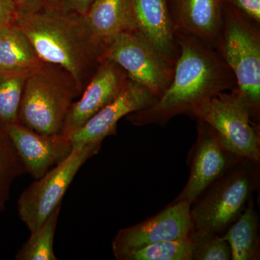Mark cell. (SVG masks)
Instances as JSON below:
<instances>
[{
    "instance_id": "1",
    "label": "cell",
    "mask_w": 260,
    "mask_h": 260,
    "mask_svg": "<svg viewBox=\"0 0 260 260\" xmlns=\"http://www.w3.org/2000/svg\"><path fill=\"white\" fill-rule=\"evenodd\" d=\"M176 39L179 55L172 83L151 106L130 114L135 125L165 126L180 114L197 117L214 97L237 87L232 70L211 47L184 32L176 31Z\"/></svg>"
},
{
    "instance_id": "2",
    "label": "cell",
    "mask_w": 260,
    "mask_h": 260,
    "mask_svg": "<svg viewBox=\"0 0 260 260\" xmlns=\"http://www.w3.org/2000/svg\"><path fill=\"white\" fill-rule=\"evenodd\" d=\"M18 7L13 25L27 37L40 60L62 68L80 91L106 48L92 35L83 15L47 0Z\"/></svg>"
},
{
    "instance_id": "3",
    "label": "cell",
    "mask_w": 260,
    "mask_h": 260,
    "mask_svg": "<svg viewBox=\"0 0 260 260\" xmlns=\"http://www.w3.org/2000/svg\"><path fill=\"white\" fill-rule=\"evenodd\" d=\"M259 164L242 158L191 205L194 229L223 235L259 187Z\"/></svg>"
},
{
    "instance_id": "4",
    "label": "cell",
    "mask_w": 260,
    "mask_h": 260,
    "mask_svg": "<svg viewBox=\"0 0 260 260\" xmlns=\"http://www.w3.org/2000/svg\"><path fill=\"white\" fill-rule=\"evenodd\" d=\"M223 31L219 45L222 58L232 70L238 95L251 119H259L260 108V39L259 31L245 15L224 3Z\"/></svg>"
},
{
    "instance_id": "5",
    "label": "cell",
    "mask_w": 260,
    "mask_h": 260,
    "mask_svg": "<svg viewBox=\"0 0 260 260\" xmlns=\"http://www.w3.org/2000/svg\"><path fill=\"white\" fill-rule=\"evenodd\" d=\"M44 64L32 70L27 78L18 121L41 134H58L62 131L73 99L79 90L75 84H65Z\"/></svg>"
},
{
    "instance_id": "6",
    "label": "cell",
    "mask_w": 260,
    "mask_h": 260,
    "mask_svg": "<svg viewBox=\"0 0 260 260\" xmlns=\"http://www.w3.org/2000/svg\"><path fill=\"white\" fill-rule=\"evenodd\" d=\"M101 143L73 146L66 158L51 168L22 193L18 200L20 218L30 233L37 230L56 207L80 168L99 153Z\"/></svg>"
},
{
    "instance_id": "7",
    "label": "cell",
    "mask_w": 260,
    "mask_h": 260,
    "mask_svg": "<svg viewBox=\"0 0 260 260\" xmlns=\"http://www.w3.org/2000/svg\"><path fill=\"white\" fill-rule=\"evenodd\" d=\"M114 61L128 78L144 85L158 99L169 88L174 66L136 30L116 36L106 46L102 59Z\"/></svg>"
},
{
    "instance_id": "8",
    "label": "cell",
    "mask_w": 260,
    "mask_h": 260,
    "mask_svg": "<svg viewBox=\"0 0 260 260\" xmlns=\"http://www.w3.org/2000/svg\"><path fill=\"white\" fill-rule=\"evenodd\" d=\"M196 118L212 126L232 153L259 164V131L236 89L214 97Z\"/></svg>"
},
{
    "instance_id": "9",
    "label": "cell",
    "mask_w": 260,
    "mask_h": 260,
    "mask_svg": "<svg viewBox=\"0 0 260 260\" xmlns=\"http://www.w3.org/2000/svg\"><path fill=\"white\" fill-rule=\"evenodd\" d=\"M198 133L189 158L190 175L174 203L185 201L192 204L213 183L242 159L228 150L215 129L200 119Z\"/></svg>"
},
{
    "instance_id": "10",
    "label": "cell",
    "mask_w": 260,
    "mask_h": 260,
    "mask_svg": "<svg viewBox=\"0 0 260 260\" xmlns=\"http://www.w3.org/2000/svg\"><path fill=\"white\" fill-rule=\"evenodd\" d=\"M190 210L187 202H173L151 218L121 229L112 241L114 256L161 241L189 239L194 229Z\"/></svg>"
},
{
    "instance_id": "11",
    "label": "cell",
    "mask_w": 260,
    "mask_h": 260,
    "mask_svg": "<svg viewBox=\"0 0 260 260\" xmlns=\"http://www.w3.org/2000/svg\"><path fill=\"white\" fill-rule=\"evenodd\" d=\"M157 99L151 90L129 78L114 101L72 134V145L102 144L106 138L116 134V126L121 118L150 107Z\"/></svg>"
},
{
    "instance_id": "12",
    "label": "cell",
    "mask_w": 260,
    "mask_h": 260,
    "mask_svg": "<svg viewBox=\"0 0 260 260\" xmlns=\"http://www.w3.org/2000/svg\"><path fill=\"white\" fill-rule=\"evenodd\" d=\"M128 79L127 75L119 65L109 59H102L82 97L72 104L61 133L70 138L117 97Z\"/></svg>"
},
{
    "instance_id": "13",
    "label": "cell",
    "mask_w": 260,
    "mask_h": 260,
    "mask_svg": "<svg viewBox=\"0 0 260 260\" xmlns=\"http://www.w3.org/2000/svg\"><path fill=\"white\" fill-rule=\"evenodd\" d=\"M6 129L27 173L36 179L66 158L73 148L70 137L62 133L41 134L20 122Z\"/></svg>"
},
{
    "instance_id": "14",
    "label": "cell",
    "mask_w": 260,
    "mask_h": 260,
    "mask_svg": "<svg viewBox=\"0 0 260 260\" xmlns=\"http://www.w3.org/2000/svg\"><path fill=\"white\" fill-rule=\"evenodd\" d=\"M135 30L168 60L177 61V39L167 0H132Z\"/></svg>"
},
{
    "instance_id": "15",
    "label": "cell",
    "mask_w": 260,
    "mask_h": 260,
    "mask_svg": "<svg viewBox=\"0 0 260 260\" xmlns=\"http://www.w3.org/2000/svg\"><path fill=\"white\" fill-rule=\"evenodd\" d=\"M223 0H175L176 31L197 38L207 45H218L223 27Z\"/></svg>"
},
{
    "instance_id": "16",
    "label": "cell",
    "mask_w": 260,
    "mask_h": 260,
    "mask_svg": "<svg viewBox=\"0 0 260 260\" xmlns=\"http://www.w3.org/2000/svg\"><path fill=\"white\" fill-rule=\"evenodd\" d=\"M84 18L92 35L105 47L119 34L135 30L132 0H95Z\"/></svg>"
},
{
    "instance_id": "17",
    "label": "cell",
    "mask_w": 260,
    "mask_h": 260,
    "mask_svg": "<svg viewBox=\"0 0 260 260\" xmlns=\"http://www.w3.org/2000/svg\"><path fill=\"white\" fill-rule=\"evenodd\" d=\"M258 231L259 218L251 197L240 216L222 235L230 246L232 260L259 259Z\"/></svg>"
},
{
    "instance_id": "18",
    "label": "cell",
    "mask_w": 260,
    "mask_h": 260,
    "mask_svg": "<svg viewBox=\"0 0 260 260\" xmlns=\"http://www.w3.org/2000/svg\"><path fill=\"white\" fill-rule=\"evenodd\" d=\"M43 64L28 39L16 25L0 29V70H32Z\"/></svg>"
},
{
    "instance_id": "19",
    "label": "cell",
    "mask_w": 260,
    "mask_h": 260,
    "mask_svg": "<svg viewBox=\"0 0 260 260\" xmlns=\"http://www.w3.org/2000/svg\"><path fill=\"white\" fill-rule=\"evenodd\" d=\"M32 70H0V123L3 125L19 122L24 86Z\"/></svg>"
},
{
    "instance_id": "20",
    "label": "cell",
    "mask_w": 260,
    "mask_h": 260,
    "mask_svg": "<svg viewBox=\"0 0 260 260\" xmlns=\"http://www.w3.org/2000/svg\"><path fill=\"white\" fill-rule=\"evenodd\" d=\"M61 205L56 207L37 230L30 233V237L15 255L17 260H56L54 242Z\"/></svg>"
},
{
    "instance_id": "21",
    "label": "cell",
    "mask_w": 260,
    "mask_h": 260,
    "mask_svg": "<svg viewBox=\"0 0 260 260\" xmlns=\"http://www.w3.org/2000/svg\"><path fill=\"white\" fill-rule=\"evenodd\" d=\"M27 173L10 139L6 126L0 123V210L4 209L15 179Z\"/></svg>"
},
{
    "instance_id": "22",
    "label": "cell",
    "mask_w": 260,
    "mask_h": 260,
    "mask_svg": "<svg viewBox=\"0 0 260 260\" xmlns=\"http://www.w3.org/2000/svg\"><path fill=\"white\" fill-rule=\"evenodd\" d=\"M118 260H192L190 238L161 241L124 253Z\"/></svg>"
},
{
    "instance_id": "23",
    "label": "cell",
    "mask_w": 260,
    "mask_h": 260,
    "mask_svg": "<svg viewBox=\"0 0 260 260\" xmlns=\"http://www.w3.org/2000/svg\"><path fill=\"white\" fill-rule=\"evenodd\" d=\"M192 260H230V246L220 234L194 229L191 234Z\"/></svg>"
},
{
    "instance_id": "24",
    "label": "cell",
    "mask_w": 260,
    "mask_h": 260,
    "mask_svg": "<svg viewBox=\"0 0 260 260\" xmlns=\"http://www.w3.org/2000/svg\"><path fill=\"white\" fill-rule=\"evenodd\" d=\"M246 18L257 24L260 22V0H223Z\"/></svg>"
},
{
    "instance_id": "25",
    "label": "cell",
    "mask_w": 260,
    "mask_h": 260,
    "mask_svg": "<svg viewBox=\"0 0 260 260\" xmlns=\"http://www.w3.org/2000/svg\"><path fill=\"white\" fill-rule=\"evenodd\" d=\"M18 8L13 0H0V29L14 23Z\"/></svg>"
},
{
    "instance_id": "26",
    "label": "cell",
    "mask_w": 260,
    "mask_h": 260,
    "mask_svg": "<svg viewBox=\"0 0 260 260\" xmlns=\"http://www.w3.org/2000/svg\"><path fill=\"white\" fill-rule=\"evenodd\" d=\"M95 0H59L58 3L67 10L85 15Z\"/></svg>"
},
{
    "instance_id": "27",
    "label": "cell",
    "mask_w": 260,
    "mask_h": 260,
    "mask_svg": "<svg viewBox=\"0 0 260 260\" xmlns=\"http://www.w3.org/2000/svg\"><path fill=\"white\" fill-rule=\"evenodd\" d=\"M18 6H23V5L30 4L37 0H13Z\"/></svg>"
},
{
    "instance_id": "28",
    "label": "cell",
    "mask_w": 260,
    "mask_h": 260,
    "mask_svg": "<svg viewBox=\"0 0 260 260\" xmlns=\"http://www.w3.org/2000/svg\"><path fill=\"white\" fill-rule=\"evenodd\" d=\"M47 1L58 2L59 1V0H47Z\"/></svg>"
},
{
    "instance_id": "29",
    "label": "cell",
    "mask_w": 260,
    "mask_h": 260,
    "mask_svg": "<svg viewBox=\"0 0 260 260\" xmlns=\"http://www.w3.org/2000/svg\"><path fill=\"white\" fill-rule=\"evenodd\" d=\"M1 212H2L1 210H0V213H1Z\"/></svg>"
},
{
    "instance_id": "30",
    "label": "cell",
    "mask_w": 260,
    "mask_h": 260,
    "mask_svg": "<svg viewBox=\"0 0 260 260\" xmlns=\"http://www.w3.org/2000/svg\"></svg>"
}]
</instances>
